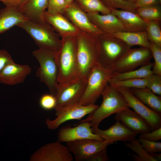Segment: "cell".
Segmentation results:
<instances>
[{
	"label": "cell",
	"mask_w": 161,
	"mask_h": 161,
	"mask_svg": "<svg viewBox=\"0 0 161 161\" xmlns=\"http://www.w3.org/2000/svg\"><path fill=\"white\" fill-rule=\"evenodd\" d=\"M149 48L154 60L152 67L153 73L161 75V47L150 42Z\"/></svg>",
	"instance_id": "cell-33"
},
{
	"label": "cell",
	"mask_w": 161,
	"mask_h": 161,
	"mask_svg": "<svg viewBox=\"0 0 161 161\" xmlns=\"http://www.w3.org/2000/svg\"><path fill=\"white\" fill-rule=\"evenodd\" d=\"M160 4L159 0H136L134 3L137 8L149 5Z\"/></svg>",
	"instance_id": "cell-40"
},
{
	"label": "cell",
	"mask_w": 161,
	"mask_h": 161,
	"mask_svg": "<svg viewBox=\"0 0 161 161\" xmlns=\"http://www.w3.org/2000/svg\"><path fill=\"white\" fill-rule=\"evenodd\" d=\"M153 63L150 62L139 68L121 73L114 72L109 81H117L129 79L147 78L154 73L152 70Z\"/></svg>",
	"instance_id": "cell-26"
},
{
	"label": "cell",
	"mask_w": 161,
	"mask_h": 161,
	"mask_svg": "<svg viewBox=\"0 0 161 161\" xmlns=\"http://www.w3.org/2000/svg\"><path fill=\"white\" fill-rule=\"evenodd\" d=\"M49 0H27L18 8L28 20L35 22L44 21L42 16L47 9Z\"/></svg>",
	"instance_id": "cell-23"
},
{
	"label": "cell",
	"mask_w": 161,
	"mask_h": 161,
	"mask_svg": "<svg viewBox=\"0 0 161 161\" xmlns=\"http://www.w3.org/2000/svg\"><path fill=\"white\" fill-rule=\"evenodd\" d=\"M139 137L149 141H159L161 139V127L148 132L140 134Z\"/></svg>",
	"instance_id": "cell-38"
},
{
	"label": "cell",
	"mask_w": 161,
	"mask_h": 161,
	"mask_svg": "<svg viewBox=\"0 0 161 161\" xmlns=\"http://www.w3.org/2000/svg\"><path fill=\"white\" fill-rule=\"evenodd\" d=\"M136 13L145 21L160 22L161 8L160 4H154L138 8Z\"/></svg>",
	"instance_id": "cell-28"
},
{
	"label": "cell",
	"mask_w": 161,
	"mask_h": 161,
	"mask_svg": "<svg viewBox=\"0 0 161 161\" xmlns=\"http://www.w3.org/2000/svg\"><path fill=\"white\" fill-rule=\"evenodd\" d=\"M115 120L120 122L130 130L138 134H142L151 131L146 120L134 110L128 108L116 113Z\"/></svg>",
	"instance_id": "cell-18"
},
{
	"label": "cell",
	"mask_w": 161,
	"mask_h": 161,
	"mask_svg": "<svg viewBox=\"0 0 161 161\" xmlns=\"http://www.w3.org/2000/svg\"><path fill=\"white\" fill-rule=\"evenodd\" d=\"M87 80L79 77L71 80L58 83L54 95L57 100L55 108L78 103L83 94Z\"/></svg>",
	"instance_id": "cell-8"
},
{
	"label": "cell",
	"mask_w": 161,
	"mask_h": 161,
	"mask_svg": "<svg viewBox=\"0 0 161 161\" xmlns=\"http://www.w3.org/2000/svg\"><path fill=\"white\" fill-rule=\"evenodd\" d=\"M62 14L81 31L94 35L104 33L93 24L87 13L75 1L66 7Z\"/></svg>",
	"instance_id": "cell-15"
},
{
	"label": "cell",
	"mask_w": 161,
	"mask_h": 161,
	"mask_svg": "<svg viewBox=\"0 0 161 161\" xmlns=\"http://www.w3.org/2000/svg\"><path fill=\"white\" fill-rule=\"evenodd\" d=\"M126 147L135 153L132 155L135 161H156L151 155L144 149L138 140L136 138L126 143Z\"/></svg>",
	"instance_id": "cell-29"
},
{
	"label": "cell",
	"mask_w": 161,
	"mask_h": 161,
	"mask_svg": "<svg viewBox=\"0 0 161 161\" xmlns=\"http://www.w3.org/2000/svg\"><path fill=\"white\" fill-rule=\"evenodd\" d=\"M78 123L73 127L66 126L61 128L58 133L57 142L66 143L85 139L103 140L93 132L89 122L80 121Z\"/></svg>",
	"instance_id": "cell-13"
},
{
	"label": "cell",
	"mask_w": 161,
	"mask_h": 161,
	"mask_svg": "<svg viewBox=\"0 0 161 161\" xmlns=\"http://www.w3.org/2000/svg\"><path fill=\"white\" fill-rule=\"evenodd\" d=\"M113 143L107 140L85 139L66 143L76 161H92L99 152Z\"/></svg>",
	"instance_id": "cell-10"
},
{
	"label": "cell",
	"mask_w": 161,
	"mask_h": 161,
	"mask_svg": "<svg viewBox=\"0 0 161 161\" xmlns=\"http://www.w3.org/2000/svg\"><path fill=\"white\" fill-rule=\"evenodd\" d=\"M17 26L30 35L39 48L57 51L61 46L62 40L60 35L44 21L35 22L27 20Z\"/></svg>",
	"instance_id": "cell-4"
},
{
	"label": "cell",
	"mask_w": 161,
	"mask_h": 161,
	"mask_svg": "<svg viewBox=\"0 0 161 161\" xmlns=\"http://www.w3.org/2000/svg\"><path fill=\"white\" fill-rule=\"evenodd\" d=\"M72 155L66 145L57 141L40 148L32 155L30 161H72Z\"/></svg>",
	"instance_id": "cell-14"
},
{
	"label": "cell",
	"mask_w": 161,
	"mask_h": 161,
	"mask_svg": "<svg viewBox=\"0 0 161 161\" xmlns=\"http://www.w3.org/2000/svg\"><path fill=\"white\" fill-rule=\"evenodd\" d=\"M152 58L149 47L130 48L115 64L113 70L116 73L131 71L148 63Z\"/></svg>",
	"instance_id": "cell-11"
},
{
	"label": "cell",
	"mask_w": 161,
	"mask_h": 161,
	"mask_svg": "<svg viewBox=\"0 0 161 161\" xmlns=\"http://www.w3.org/2000/svg\"><path fill=\"white\" fill-rule=\"evenodd\" d=\"M146 88L157 95L161 96V75L153 73L148 77Z\"/></svg>",
	"instance_id": "cell-35"
},
{
	"label": "cell",
	"mask_w": 161,
	"mask_h": 161,
	"mask_svg": "<svg viewBox=\"0 0 161 161\" xmlns=\"http://www.w3.org/2000/svg\"><path fill=\"white\" fill-rule=\"evenodd\" d=\"M101 96L100 106L87 117L81 121L89 122L92 127H97L101 121L111 115L129 108L122 94L114 87L108 83Z\"/></svg>",
	"instance_id": "cell-2"
},
{
	"label": "cell",
	"mask_w": 161,
	"mask_h": 161,
	"mask_svg": "<svg viewBox=\"0 0 161 161\" xmlns=\"http://www.w3.org/2000/svg\"><path fill=\"white\" fill-rule=\"evenodd\" d=\"M123 95L129 108H131L148 122L151 131L161 127V113L152 110L137 98L129 88L115 87Z\"/></svg>",
	"instance_id": "cell-12"
},
{
	"label": "cell",
	"mask_w": 161,
	"mask_h": 161,
	"mask_svg": "<svg viewBox=\"0 0 161 161\" xmlns=\"http://www.w3.org/2000/svg\"><path fill=\"white\" fill-rule=\"evenodd\" d=\"M27 20L18 8L6 6L0 10V34Z\"/></svg>",
	"instance_id": "cell-22"
},
{
	"label": "cell",
	"mask_w": 161,
	"mask_h": 161,
	"mask_svg": "<svg viewBox=\"0 0 161 161\" xmlns=\"http://www.w3.org/2000/svg\"><path fill=\"white\" fill-rule=\"evenodd\" d=\"M160 2L161 3V0H159Z\"/></svg>",
	"instance_id": "cell-45"
},
{
	"label": "cell",
	"mask_w": 161,
	"mask_h": 161,
	"mask_svg": "<svg viewBox=\"0 0 161 161\" xmlns=\"http://www.w3.org/2000/svg\"><path fill=\"white\" fill-rule=\"evenodd\" d=\"M61 46L56 52L58 83L78 77L76 52V37L62 39Z\"/></svg>",
	"instance_id": "cell-5"
},
{
	"label": "cell",
	"mask_w": 161,
	"mask_h": 161,
	"mask_svg": "<svg viewBox=\"0 0 161 161\" xmlns=\"http://www.w3.org/2000/svg\"><path fill=\"white\" fill-rule=\"evenodd\" d=\"M67 6L69 5L75 1V0H65Z\"/></svg>",
	"instance_id": "cell-43"
},
{
	"label": "cell",
	"mask_w": 161,
	"mask_h": 161,
	"mask_svg": "<svg viewBox=\"0 0 161 161\" xmlns=\"http://www.w3.org/2000/svg\"><path fill=\"white\" fill-rule=\"evenodd\" d=\"M42 18L51 26L61 39L75 37L81 31L62 14L50 13L46 10Z\"/></svg>",
	"instance_id": "cell-16"
},
{
	"label": "cell",
	"mask_w": 161,
	"mask_h": 161,
	"mask_svg": "<svg viewBox=\"0 0 161 161\" xmlns=\"http://www.w3.org/2000/svg\"><path fill=\"white\" fill-rule=\"evenodd\" d=\"M110 10L111 13L115 15L121 21L126 31L146 30V21L136 13L123 10Z\"/></svg>",
	"instance_id": "cell-21"
},
{
	"label": "cell",
	"mask_w": 161,
	"mask_h": 161,
	"mask_svg": "<svg viewBox=\"0 0 161 161\" xmlns=\"http://www.w3.org/2000/svg\"><path fill=\"white\" fill-rule=\"evenodd\" d=\"M108 8L110 9H121L136 13L137 8L134 4L125 0H100Z\"/></svg>",
	"instance_id": "cell-32"
},
{
	"label": "cell",
	"mask_w": 161,
	"mask_h": 161,
	"mask_svg": "<svg viewBox=\"0 0 161 161\" xmlns=\"http://www.w3.org/2000/svg\"><path fill=\"white\" fill-rule=\"evenodd\" d=\"M97 36L80 31L76 37L78 75L86 80L92 69L98 64Z\"/></svg>",
	"instance_id": "cell-1"
},
{
	"label": "cell",
	"mask_w": 161,
	"mask_h": 161,
	"mask_svg": "<svg viewBox=\"0 0 161 161\" xmlns=\"http://www.w3.org/2000/svg\"><path fill=\"white\" fill-rule=\"evenodd\" d=\"M12 60L9 52L5 49H0V74L6 65Z\"/></svg>",
	"instance_id": "cell-39"
},
{
	"label": "cell",
	"mask_w": 161,
	"mask_h": 161,
	"mask_svg": "<svg viewBox=\"0 0 161 161\" xmlns=\"http://www.w3.org/2000/svg\"><path fill=\"white\" fill-rule=\"evenodd\" d=\"M67 7L65 0H49L46 10L50 13L62 14Z\"/></svg>",
	"instance_id": "cell-37"
},
{
	"label": "cell",
	"mask_w": 161,
	"mask_h": 161,
	"mask_svg": "<svg viewBox=\"0 0 161 161\" xmlns=\"http://www.w3.org/2000/svg\"><path fill=\"white\" fill-rule=\"evenodd\" d=\"M132 93L149 108L161 113V97L147 88L130 89Z\"/></svg>",
	"instance_id": "cell-25"
},
{
	"label": "cell",
	"mask_w": 161,
	"mask_h": 161,
	"mask_svg": "<svg viewBox=\"0 0 161 161\" xmlns=\"http://www.w3.org/2000/svg\"><path fill=\"white\" fill-rule=\"evenodd\" d=\"M121 40L131 47L138 45L149 47L150 42L146 30L139 32H119L111 35Z\"/></svg>",
	"instance_id": "cell-24"
},
{
	"label": "cell",
	"mask_w": 161,
	"mask_h": 161,
	"mask_svg": "<svg viewBox=\"0 0 161 161\" xmlns=\"http://www.w3.org/2000/svg\"><path fill=\"white\" fill-rule=\"evenodd\" d=\"M125 0L126 1L128 2H129L134 4L136 1V0Z\"/></svg>",
	"instance_id": "cell-44"
},
{
	"label": "cell",
	"mask_w": 161,
	"mask_h": 161,
	"mask_svg": "<svg viewBox=\"0 0 161 161\" xmlns=\"http://www.w3.org/2000/svg\"><path fill=\"white\" fill-rule=\"evenodd\" d=\"M148 81V77L117 81H109L108 83L114 87L143 89L146 88Z\"/></svg>",
	"instance_id": "cell-30"
},
{
	"label": "cell",
	"mask_w": 161,
	"mask_h": 161,
	"mask_svg": "<svg viewBox=\"0 0 161 161\" xmlns=\"http://www.w3.org/2000/svg\"><path fill=\"white\" fill-rule=\"evenodd\" d=\"M98 64L102 67L113 69L117 62L130 48L120 39L105 33L97 36Z\"/></svg>",
	"instance_id": "cell-3"
},
{
	"label": "cell",
	"mask_w": 161,
	"mask_h": 161,
	"mask_svg": "<svg viewBox=\"0 0 161 161\" xmlns=\"http://www.w3.org/2000/svg\"><path fill=\"white\" fill-rule=\"evenodd\" d=\"M27 0H0L6 6L14 7L19 8Z\"/></svg>",
	"instance_id": "cell-41"
},
{
	"label": "cell",
	"mask_w": 161,
	"mask_h": 161,
	"mask_svg": "<svg viewBox=\"0 0 161 161\" xmlns=\"http://www.w3.org/2000/svg\"><path fill=\"white\" fill-rule=\"evenodd\" d=\"M99 106L95 104L82 105L78 103L65 106L55 108L56 118L53 120L47 119L45 123L50 130H55L62 124L71 120H80L94 112Z\"/></svg>",
	"instance_id": "cell-9"
},
{
	"label": "cell",
	"mask_w": 161,
	"mask_h": 161,
	"mask_svg": "<svg viewBox=\"0 0 161 161\" xmlns=\"http://www.w3.org/2000/svg\"><path fill=\"white\" fill-rule=\"evenodd\" d=\"M57 51L39 48L32 52L39 64L36 76L47 87L50 93L54 95L58 83Z\"/></svg>",
	"instance_id": "cell-6"
},
{
	"label": "cell",
	"mask_w": 161,
	"mask_h": 161,
	"mask_svg": "<svg viewBox=\"0 0 161 161\" xmlns=\"http://www.w3.org/2000/svg\"><path fill=\"white\" fill-rule=\"evenodd\" d=\"M156 160L160 161L161 159V154L160 153H156L151 154Z\"/></svg>",
	"instance_id": "cell-42"
},
{
	"label": "cell",
	"mask_w": 161,
	"mask_h": 161,
	"mask_svg": "<svg viewBox=\"0 0 161 161\" xmlns=\"http://www.w3.org/2000/svg\"><path fill=\"white\" fill-rule=\"evenodd\" d=\"M39 104L40 107L45 110L55 109L57 105L56 98L54 95L51 93L44 94L40 97Z\"/></svg>",
	"instance_id": "cell-36"
},
{
	"label": "cell",
	"mask_w": 161,
	"mask_h": 161,
	"mask_svg": "<svg viewBox=\"0 0 161 161\" xmlns=\"http://www.w3.org/2000/svg\"><path fill=\"white\" fill-rule=\"evenodd\" d=\"M91 128L93 132L100 137L113 143L119 141L126 142L131 141L135 139L138 134L129 129L117 120L106 130L101 129L98 127Z\"/></svg>",
	"instance_id": "cell-17"
},
{
	"label": "cell",
	"mask_w": 161,
	"mask_h": 161,
	"mask_svg": "<svg viewBox=\"0 0 161 161\" xmlns=\"http://www.w3.org/2000/svg\"><path fill=\"white\" fill-rule=\"evenodd\" d=\"M114 73L98 64L89 72L83 94L78 103L82 105L94 104L100 97Z\"/></svg>",
	"instance_id": "cell-7"
},
{
	"label": "cell",
	"mask_w": 161,
	"mask_h": 161,
	"mask_svg": "<svg viewBox=\"0 0 161 161\" xmlns=\"http://www.w3.org/2000/svg\"><path fill=\"white\" fill-rule=\"evenodd\" d=\"M87 14L93 24L104 33L112 35L126 31L118 18L111 13L106 14H100L98 13Z\"/></svg>",
	"instance_id": "cell-20"
},
{
	"label": "cell",
	"mask_w": 161,
	"mask_h": 161,
	"mask_svg": "<svg viewBox=\"0 0 161 161\" xmlns=\"http://www.w3.org/2000/svg\"><path fill=\"white\" fill-rule=\"evenodd\" d=\"M146 22V31L150 42L161 47L160 22L157 21H149Z\"/></svg>",
	"instance_id": "cell-31"
},
{
	"label": "cell",
	"mask_w": 161,
	"mask_h": 161,
	"mask_svg": "<svg viewBox=\"0 0 161 161\" xmlns=\"http://www.w3.org/2000/svg\"><path fill=\"white\" fill-rule=\"evenodd\" d=\"M138 140L144 149L149 154L161 152L160 142L149 141L141 137H139Z\"/></svg>",
	"instance_id": "cell-34"
},
{
	"label": "cell",
	"mask_w": 161,
	"mask_h": 161,
	"mask_svg": "<svg viewBox=\"0 0 161 161\" xmlns=\"http://www.w3.org/2000/svg\"><path fill=\"white\" fill-rule=\"evenodd\" d=\"M78 5L86 13H98L102 14L111 13L100 0H75Z\"/></svg>",
	"instance_id": "cell-27"
},
{
	"label": "cell",
	"mask_w": 161,
	"mask_h": 161,
	"mask_svg": "<svg viewBox=\"0 0 161 161\" xmlns=\"http://www.w3.org/2000/svg\"><path fill=\"white\" fill-rule=\"evenodd\" d=\"M31 71L29 66L17 64L12 59L6 65L0 73V83L9 85L22 83Z\"/></svg>",
	"instance_id": "cell-19"
}]
</instances>
